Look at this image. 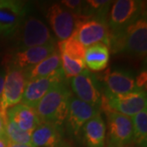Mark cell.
<instances>
[{
  "label": "cell",
  "mask_w": 147,
  "mask_h": 147,
  "mask_svg": "<svg viewBox=\"0 0 147 147\" xmlns=\"http://www.w3.org/2000/svg\"><path fill=\"white\" fill-rule=\"evenodd\" d=\"M107 120V147H125L132 143L131 118L110 110H104Z\"/></svg>",
  "instance_id": "9"
},
{
  "label": "cell",
  "mask_w": 147,
  "mask_h": 147,
  "mask_svg": "<svg viewBox=\"0 0 147 147\" xmlns=\"http://www.w3.org/2000/svg\"><path fill=\"white\" fill-rule=\"evenodd\" d=\"M61 4L66 9L72 12L75 16H81L84 8V1L80 0H64L61 2Z\"/></svg>",
  "instance_id": "26"
},
{
  "label": "cell",
  "mask_w": 147,
  "mask_h": 147,
  "mask_svg": "<svg viewBox=\"0 0 147 147\" xmlns=\"http://www.w3.org/2000/svg\"><path fill=\"white\" fill-rule=\"evenodd\" d=\"M31 144L34 147H68L61 126L48 123H41L34 130Z\"/></svg>",
  "instance_id": "16"
},
{
  "label": "cell",
  "mask_w": 147,
  "mask_h": 147,
  "mask_svg": "<svg viewBox=\"0 0 147 147\" xmlns=\"http://www.w3.org/2000/svg\"><path fill=\"white\" fill-rule=\"evenodd\" d=\"M125 147H134V146H125Z\"/></svg>",
  "instance_id": "31"
},
{
  "label": "cell",
  "mask_w": 147,
  "mask_h": 147,
  "mask_svg": "<svg viewBox=\"0 0 147 147\" xmlns=\"http://www.w3.org/2000/svg\"><path fill=\"white\" fill-rule=\"evenodd\" d=\"M112 1L106 0H88L84 1L82 16L87 18H94L107 22V16L109 13Z\"/></svg>",
  "instance_id": "21"
},
{
  "label": "cell",
  "mask_w": 147,
  "mask_h": 147,
  "mask_svg": "<svg viewBox=\"0 0 147 147\" xmlns=\"http://www.w3.org/2000/svg\"><path fill=\"white\" fill-rule=\"evenodd\" d=\"M100 112V108L89 105L72 96L69 100L66 127L74 136H78L84 125L92 117Z\"/></svg>",
  "instance_id": "15"
},
{
  "label": "cell",
  "mask_w": 147,
  "mask_h": 147,
  "mask_svg": "<svg viewBox=\"0 0 147 147\" xmlns=\"http://www.w3.org/2000/svg\"><path fill=\"white\" fill-rule=\"evenodd\" d=\"M28 12L26 2L0 0V35H11Z\"/></svg>",
  "instance_id": "12"
},
{
  "label": "cell",
  "mask_w": 147,
  "mask_h": 147,
  "mask_svg": "<svg viewBox=\"0 0 147 147\" xmlns=\"http://www.w3.org/2000/svg\"><path fill=\"white\" fill-rule=\"evenodd\" d=\"M57 50L56 43H49L21 51H13L6 57L5 65H11L16 68L27 70L41 62Z\"/></svg>",
  "instance_id": "14"
},
{
  "label": "cell",
  "mask_w": 147,
  "mask_h": 147,
  "mask_svg": "<svg viewBox=\"0 0 147 147\" xmlns=\"http://www.w3.org/2000/svg\"><path fill=\"white\" fill-rule=\"evenodd\" d=\"M81 131L87 147H105L106 126L100 112L88 121Z\"/></svg>",
  "instance_id": "18"
},
{
  "label": "cell",
  "mask_w": 147,
  "mask_h": 147,
  "mask_svg": "<svg viewBox=\"0 0 147 147\" xmlns=\"http://www.w3.org/2000/svg\"><path fill=\"white\" fill-rule=\"evenodd\" d=\"M10 142L7 139L5 136L0 137V147H9Z\"/></svg>",
  "instance_id": "29"
},
{
  "label": "cell",
  "mask_w": 147,
  "mask_h": 147,
  "mask_svg": "<svg viewBox=\"0 0 147 147\" xmlns=\"http://www.w3.org/2000/svg\"><path fill=\"white\" fill-rule=\"evenodd\" d=\"M107 25L111 33L123 31L127 27L146 14V2L139 0H118L113 2Z\"/></svg>",
  "instance_id": "4"
},
{
  "label": "cell",
  "mask_w": 147,
  "mask_h": 147,
  "mask_svg": "<svg viewBox=\"0 0 147 147\" xmlns=\"http://www.w3.org/2000/svg\"><path fill=\"white\" fill-rule=\"evenodd\" d=\"M110 34L106 21L81 16L73 35L84 47L100 42L109 47Z\"/></svg>",
  "instance_id": "8"
},
{
  "label": "cell",
  "mask_w": 147,
  "mask_h": 147,
  "mask_svg": "<svg viewBox=\"0 0 147 147\" xmlns=\"http://www.w3.org/2000/svg\"><path fill=\"white\" fill-rule=\"evenodd\" d=\"M71 96L72 92L65 81L53 88L34 107L41 123L61 126L67 117Z\"/></svg>",
  "instance_id": "2"
},
{
  "label": "cell",
  "mask_w": 147,
  "mask_h": 147,
  "mask_svg": "<svg viewBox=\"0 0 147 147\" xmlns=\"http://www.w3.org/2000/svg\"><path fill=\"white\" fill-rule=\"evenodd\" d=\"M109 48L113 53H124L135 61H142L147 53V21L146 14L123 31L111 33Z\"/></svg>",
  "instance_id": "1"
},
{
  "label": "cell",
  "mask_w": 147,
  "mask_h": 147,
  "mask_svg": "<svg viewBox=\"0 0 147 147\" xmlns=\"http://www.w3.org/2000/svg\"><path fill=\"white\" fill-rule=\"evenodd\" d=\"M71 91L76 97L84 102L101 109L102 88L98 77L85 69L79 75L70 79Z\"/></svg>",
  "instance_id": "7"
},
{
  "label": "cell",
  "mask_w": 147,
  "mask_h": 147,
  "mask_svg": "<svg viewBox=\"0 0 147 147\" xmlns=\"http://www.w3.org/2000/svg\"><path fill=\"white\" fill-rule=\"evenodd\" d=\"M110 48L104 43H96L86 48L84 62L92 71L104 70L110 61Z\"/></svg>",
  "instance_id": "19"
},
{
  "label": "cell",
  "mask_w": 147,
  "mask_h": 147,
  "mask_svg": "<svg viewBox=\"0 0 147 147\" xmlns=\"http://www.w3.org/2000/svg\"><path fill=\"white\" fill-rule=\"evenodd\" d=\"M31 132L20 129L14 123L7 120L6 123L5 137L11 144H31Z\"/></svg>",
  "instance_id": "24"
},
{
  "label": "cell",
  "mask_w": 147,
  "mask_h": 147,
  "mask_svg": "<svg viewBox=\"0 0 147 147\" xmlns=\"http://www.w3.org/2000/svg\"><path fill=\"white\" fill-rule=\"evenodd\" d=\"M6 123H7L6 113L0 110V137L5 136Z\"/></svg>",
  "instance_id": "27"
},
{
  "label": "cell",
  "mask_w": 147,
  "mask_h": 147,
  "mask_svg": "<svg viewBox=\"0 0 147 147\" xmlns=\"http://www.w3.org/2000/svg\"><path fill=\"white\" fill-rule=\"evenodd\" d=\"M6 115L7 120L14 123L20 129L31 133L41 123L34 108L22 103L8 109L6 111Z\"/></svg>",
  "instance_id": "17"
},
{
  "label": "cell",
  "mask_w": 147,
  "mask_h": 147,
  "mask_svg": "<svg viewBox=\"0 0 147 147\" xmlns=\"http://www.w3.org/2000/svg\"><path fill=\"white\" fill-rule=\"evenodd\" d=\"M11 35L14 51L56 43V38L48 27L34 16L27 15Z\"/></svg>",
  "instance_id": "3"
},
{
  "label": "cell",
  "mask_w": 147,
  "mask_h": 147,
  "mask_svg": "<svg viewBox=\"0 0 147 147\" xmlns=\"http://www.w3.org/2000/svg\"><path fill=\"white\" fill-rule=\"evenodd\" d=\"M9 147H34L32 144L30 145H23V144H11L10 143V146Z\"/></svg>",
  "instance_id": "30"
},
{
  "label": "cell",
  "mask_w": 147,
  "mask_h": 147,
  "mask_svg": "<svg viewBox=\"0 0 147 147\" xmlns=\"http://www.w3.org/2000/svg\"><path fill=\"white\" fill-rule=\"evenodd\" d=\"M5 81L0 97V110L6 113L11 107L21 103L27 80L26 70L5 65Z\"/></svg>",
  "instance_id": "5"
},
{
  "label": "cell",
  "mask_w": 147,
  "mask_h": 147,
  "mask_svg": "<svg viewBox=\"0 0 147 147\" xmlns=\"http://www.w3.org/2000/svg\"><path fill=\"white\" fill-rule=\"evenodd\" d=\"M60 69H61V59L59 51L57 50L41 62L26 70L27 80L45 77Z\"/></svg>",
  "instance_id": "20"
},
{
  "label": "cell",
  "mask_w": 147,
  "mask_h": 147,
  "mask_svg": "<svg viewBox=\"0 0 147 147\" xmlns=\"http://www.w3.org/2000/svg\"><path fill=\"white\" fill-rule=\"evenodd\" d=\"M4 81H5V72L0 71V97L3 90V86H4Z\"/></svg>",
  "instance_id": "28"
},
{
  "label": "cell",
  "mask_w": 147,
  "mask_h": 147,
  "mask_svg": "<svg viewBox=\"0 0 147 147\" xmlns=\"http://www.w3.org/2000/svg\"><path fill=\"white\" fill-rule=\"evenodd\" d=\"M61 69L63 70L65 79H72L74 77L79 75L80 73H82L86 69L84 61L72 59L64 54H61Z\"/></svg>",
  "instance_id": "25"
},
{
  "label": "cell",
  "mask_w": 147,
  "mask_h": 147,
  "mask_svg": "<svg viewBox=\"0 0 147 147\" xmlns=\"http://www.w3.org/2000/svg\"><path fill=\"white\" fill-rule=\"evenodd\" d=\"M147 96L146 91H136L127 94L103 95L101 108L132 117L146 109Z\"/></svg>",
  "instance_id": "6"
},
{
  "label": "cell",
  "mask_w": 147,
  "mask_h": 147,
  "mask_svg": "<svg viewBox=\"0 0 147 147\" xmlns=\"http://www.w3.org/2000/svg\"><path fill=\"white\" fill-rule=\"evenodd\" d=\"M64 81H65V77L62 69L45 77L28 80L21 103L34 108L50 90Z\"/></svg>",
  "instance_id": "10"
},
{
  "label": "cell",
  "mask_w": 147,
  "mask_h": 147,
  "mask_svg": "<svg viewBox=\"0 0 147 147\" xmlns=\"http://www.w3.org/2000/svg\"><path fill=\"white\" fill-rule=\"evenodd\" d=\"M47 18L56 37L62 41L73 35L79 16H75L61 3H54L47 9Z\"/></svg>",
  "instance_id": "11"
},
{
  "label": "cell",
  "mask_w": 147,
  "mask_h": 147,
  "mask_svg": "<svg viewBox=\"0 0 147 147\" xmlns=\"http://www.w3.org/2000/svg\"><path fill=\"white\" fill-rule=\"evenodd\" d=\"M58 51L61 54H64L72 59L84 61L86 47H84L74 35L67 39L60 41L58 42Z\"/></svg>",
  "instance_id": "23"
},
{
  "label": "cell",
  "mask_w": 147,
  "mask_h": 147,
  "mask_svg": "<svg viewBox=\"0 0 147 147\" xmlns=\"http://www.w3.org/2000/svg\"><path fill=\"white\" fill-rule=\"evenodd\" d=\"M132 142L137 147H146L147 110H143L131 117Z\"/></svg>",
  "instance_id": "22"
},
{
  "label": "cell",
  "mask_w": 147,
  "mask_h": 147,
  "mask_svg": "<svg viewBox=\"0 0 147 147\" xmlns=\"http://www.w3.org/2000/svg\"><path fill=\"white\" fill-rule=\"evenodd\" d=\"M100 79L103 95H122L140 91L133 74L127 70L107 69L101 74Z\"/></svg>",
  "instance_id": "13"
}]
</instances>
